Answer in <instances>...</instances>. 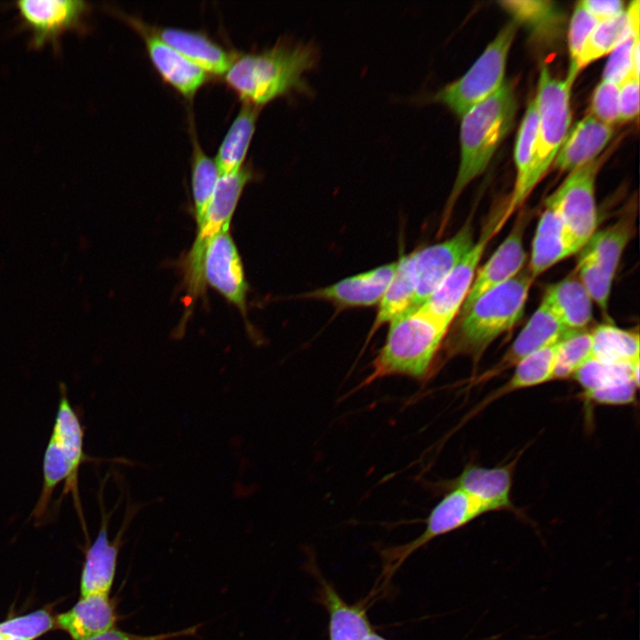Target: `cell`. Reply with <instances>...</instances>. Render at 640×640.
I'll return each instance as SVG.
<instances>
[{
    "mask_svg": "<svg viewBox=\"0 0 640 640\" xmlns=\"http://www.w3.org/2000/svg\"><path fill=\"white\" fill-rule=\"evenodd\" d=\"M534 280L525 266L514 278L487 292L460 312L457 324L444 342L446 359L459 356L470 358L474 376L489 346L523 317Z\"/></svg>",
    "mask_w": 640,
    "mask_h": 640,
    "instance_id": "obj_1",
    "label": "cell"
},
{
    "mask_svg": "<svg viewBox=\"0 0 640 640\" xmlns=\"http://www.w3.org/2000/svg\"><path fill=\"white\" fill-rule=\"evenodd\" d=\"M317 58L312 44L277 43L262 52L236 55L225 80L243 102L261 108L292 91H306L303 75Z\"/></svg>",
    "mask_w": 640,
    "mask_h": 640,
    "instance_id": "obj_2",
    "label": "cell"
},
{
    "mask_svg": "<svg viewBox=\"0 0 640 640\" xmlns=\"http://www.w3.org/2000/svg\"><path fill=\"white\" fill-rule=\"evenodd\" d=\"M449 328L423 306L393 320L383 346L372 362L370 373L356 390L390 376L428 380Z\"/></svg>",
    "mask_w": 640,
    "mask_h": 640,
    "instance_id": "obj_3",
    "label": "cell"
},
{
    "mask_svg": "<svg viewBox=\"0 0 640 640\" xmlns=\"http://www.w3.org/2000/svg\"><path fill=\"white\" fill-rule=\"evenodd\" d=\"M517 108L509 84L468 110L460 128V157L455 181L444 207L440 231L444 228L459 196L484 172L500 143L513 126Z\"/></svg>",
    "mask_w": 640,
    "mask_h": 640,
    "instance_id": "obj_4",
    "label": "cell"
},
{
    "mask_svg": "<svg viewBox=\"0 0 640 640\" xmlns=\"http://www.w3.org/2000/svg\"><path fill=\"white\" fill-rule=\"evenodd\" d=\"M64 383L60 384V400L52 433L43 460V484L33 509L36 519L42 517L51 505L58 484L65 485L60 500L71 493L74 506L83 518L78 489L81 465L92 460L84 451V427L78 412L71 405Z\"/></svg>",
    "mask_w": 640,
    "mask_h": 640,
    "instance_id": "obj_5",
    "label": "cell"
},
{
    "mask_svg": "<svg viewBox=\"0 0 640 640\" xmlns=\"http://www.w3.org/2000/svg\"><path fill=\"white\" fill-rule=\"evenodd\" d=\"M572 86L566 79L555 77L548 67L542 65L534 98L538 111L537 138L523 191L524 201L552 164L569 132Z\"/></svg>",
    "mask_w": 640,
    "mask_h": 640,
    "instance_id": "obj_6",
    "label": "cell"
},
{
    "mask_svg": "<svg viewBox=\"0 0 640 640\" xmlns=\"http://www.w3.org/2000/svg\"><path fill=\"white\" fill-rule=\"evenodd\" d=\"M517 22L504 26L471 68L459 79L445 85L432 98L462 116L474 106L494 94L504 84L508 56L516 36Z\"/></svg>",
    "mask_w": 640,
    "mask_h": 640,
    "instance_id": "obj_7",
    "label": "cell"
},
{
    "mask_svg": "<svg viewBox=\"0 0 640 640\" xmlns=\"http://www.w3.org/2000/svg\"><path fill=\"white\" fill-rule=\"evenodd\" d=\"M251 178L248 166L219 177L187 258V280L191 292L196 293L204 288L203 262L207 244L215 235L228 230L237 203Z\"/></svg>",
    "mask_w": 640,
    "mask_h": 640,
    "instance_id": "obj_8",
    "label": "cell"
},
{
    "mask_svg": "<svg viewBox=\"0 0 640 640\" xmlns=\"http://www.w3.org/2000/svg\"><path fill=\"white\" fill-rule=\"evenodd\" d=\"M598 164H589L569 175L547 199L562 217L566 234L579 252L596 231L595 184Z\"/></svg>",
    "mask_w": 640,
    "mask_h": 640,
    "instance_id": "obj_9",
    "label": "cell"
},
{
    "mask_svg": "<svg viewBox=\"0 0 640 640\" xmlns=\"http://www.w3.org/2000/svg\"><path fill=\"white\" fill-rule=\"evenodd\" d=\"M505 207L506 205L490 215L477 241L462 256L436 292L422 305L450 326L458 316L472 285L487 244L508 221L504 218Z\"/></svg>",
    "mask_w": 640,
    "mask_h": 640,
    "instance_id": "obj_10",
    "label": "cell"
},
{
    "mask_svg": "<svg viewBox=\"0 0 640 640\" xmlns=\"http://www.w3.org/2000/svg\"><path fill=\"white\" fill-rule=\"evenodd\" d=\"M449 490L429 512L422 533L413 540L388 550L387 557L390 572L432 540L456 531L486 513L493 512L489 505L476 496L459 488Z\"/></svg>",
    "mask_w": 640,
    "mask_h": 640,
    "instance_id": "obj_11",
    "label": "cell"
},
{
    "mask_svg": "<svg viewBox=\"0 0 640 640\" xmlns=\"http://www.w3.org/2000/svg\"><path fill=\"white\" fill-rule=\"evenodd\" d=\"M15 8L30 32L29 45L36 49L46 44L58 49L65 33L84 29L91 10L82 0H20Z\"/></svg>",
    "mask_w": 640,
    "mask_h": 640,
    "instance_id": "obj_12",
    "label": "cell"
},
{
    "mask_svg": "<svg viewBox=\"0 0 640 640\" xmlns=\"http://www.w3.org/2000/svg\"><path fill=\"white\" fill-rule=\"evenodd\" d=\"M474 243L468 220L452 236L412 252L416 292L412 309L429 300Z\"/></svg>",
    "mask_w": 640,
    "mask_h": 640,
    "instance_id": "obj_13",
    "label": "cell"
},
{
    "mask_svg": "<svg viewBox=\"0 0 640 640\" xmlns=\"http://www.w3.org/2000/svg\"><path fill=\"white\" fill-rule=\"evenodd\" d=\"M568 331L549 307L541 300L500 359L484 372L471 377L466 383L467 387L483 385L504 372L515 368L533 352L559 342Z\"/></svg>",
    "mask_w": 640,
    "mask_h": 640,
    "instance_id": "obj_14",
    "label": "cell"
},
{
    "mask_svg": "<svg viewBox=\"0 0 640 640\" xmlns=\"http://www.w3.org/2000/svg\"><path fill=\"white\" fill-rule=\"evenodd\" d=\"M529 220L525 212L518 216L502 243L476 271L460 312L468 309L487 292L514 278L525 268L527 254L524 247V235Z\"/></svg>",
    "mask_w": 640,
    "mask_h": 640,
    "instance_id": "obj_15",
    "label": "cell"
},
{
    "mask_svg": "<svg viewBox=\"0 0 640 640\" xmlns=\"http://www.w3.org/2000/svg\"><path fill=\"white\" fill-rule=\"evenodd\" d=\"M204 281L241 310L245 308L248 285L236 244L228 230L208 243L203 262Z\"/></svg>",
    "mask_w": 640,
    "mask_h": 640,
    "instance_id": "obj_16",
    "label": "cell"
},
{
    "mask_svg": "<svg viewBox=\"0 0 640 640\" xmlns=\"http://www.w3.org/2000/svg\"><path fill=\"white\" fill-rule=\"evenodd\" d=\"M396 268V261L343 278L305 294L308 299L328 301L340 308L379 304Z\"/></svg>",
    "mask_w": 640,
    "mask_h": 640,
    "instance_id": "obj_17",
    "label": "cell"
},
{
    "mask_svg": "<svg viewBox=\"0 0 640 640\" xmlns=\"http://www.w3.org/2000/svg\"><path fill=\"white\" fill-rule=\"evenodd\" d=\"M519 457L517 454L508 463L493 468L468 463L456 478L445 484L449 489L459 488L476 496L492 511L513 510V475Z\"/></svg>",
    "mask_w": 640,
    "mask_h": 640,
    "instance_id": "obj_18",
    "label": "cell"
},
{
    "mask_svg": "<svg viewBox=\"0 0 640 640\" xmlns=\"http://www.w3.org/2000/svg\"><path fill=\"white\" fill-rule=\"evenodd\" d=\"M132 22L140 28L151 62L162 78L184 97L192 98L207 82L209 75L141 23Z\"/></svg>",
    "mask_w": 640,
    "mask_h": 640,
    "instance_id": "obj_19",
    "label": "cell"
},
{
    "mask_svg": "<svg viewBox=\"0 0 640 640\" xmlns=\"http://www.w3.org/2000/svg\"><path fill=\"white\" fill-rule=\"evenodd\" d=\"M612 135V126L590 114L586 116L569 130L555 157V166L572 172L595 161Z\"/></svg>",
    "mask_w": 640,
    "mask_h": 640,
    "instance_id": "obj_20",
    "label": "cell"
},
{
    "mask_svg": "<svg viewBox=\"0 0 640 640\" xmlns=\"http://www.w3.org/2000/svg\"><path fill=\"white\" fill-rule=\"evenodd\" d=\"M571 243L561 215L546 204L535 230L530 260L526 268L536 279L554 265L577 253Z\"/></svg>",
    "mask_w": 640,
    "mask_h": 640,
    "instance_id": "obj_21",
    "label": "cell"
},
{
    "mask_svg": "<svg viewBox=\"0 0 640 640\" xmlns=\"http://www.w3.org/2000/svg\"><path fill=\"white\" fill-rule=\"evenodd\" d=\"M100 500L101 527L86 552L80 581L81 597L91 595L108 596L116 572L118 542L108 540V526L111 513L104 511L101 498Z\"/></svg>",
    "mask_w": 640,
    "mask_h": 640,
    "instance_id": "obj_22",
    "label": "cell"
},
{
    "mask_svg": "<svg viewBox=\"0 0 640 640\" xmlns=\"http://www.w3.org/2000/svg\"><path fill=\"white\" fill-rule=\"evenodd\" d=\"M115 606L107 595H91L80 600L67 612L58 615L57 626L74 640H85L114 628Z\"/></svg>",
    "mask_w": 640,
    "mask_h": 640,
    "instance_id": "obj_23",
    "label": "cell"
},
{
    "mask_svg": "<svg viewBox=\"0 0 640 640\" xmlns=\"http://www.w3.org/2000/svg\"><path fill=\"white\" fill-rule=\"evenodd\" d=\"M156 35L208 75H225L235 58L200 32L164 28Z\"/></svg>",
    "mask_w": 640,
    "mask_h": 640,
    "instance_id": "obj_24",
    "label": "cell"
},
{
    "mask_svg": "<svg viewBox=\"0 0 640 640\" xmlns=\"http://www.w3.org/2000/svg\"><path fill=\"white\" fill-rule=\"evenodd\" d=\"M541 300L567 330L585 329L593 318V301L577 274L548 286Z\"/></svg>",
    "mask_w": 640,
    "mask_h": 640,
    "instance_id": "obj_25",
    "label": "cell"
},
{
    "mask_svg": "<svg viewBox=\"0 0 640 640\" xmlns=\"http://www.w3.org/2000/svg\"><path fill=\"white\" fill-rule=\"evenodd\" d=\"M557 343L542 348L521 361L506 383L484 397L474 409L476 415L490 404L508 394L554 380Z\"/></svg>",
    "mask_w": 640,
    "mask_h": 640,
    "instance_id": "obj_26",
    "label": "cell"
},
{
    "mask_svg": "<svg viewBox=\"0 0 640 640\" xmlns=\"http://www.w3.org/2000/svg\"><path fill=\"white\" fill-rule=\"evenodd\" d=\"M416 292L412 252L396 261L395 274L379 302L376 317L369 332L367 342L383 325L391 323L412 309Z\"/></svg>",
    "mask_w": 640,
    "mask_h": 640,
    "instance_id": "obj_27",
    "label": "cell"
},
{
    "mask_svg": "<svg viewBox=\"0 0 640 640\" xmlns=\"http://www.w3.org/2000/svg\"><path fill=\"white\" fill-rule=\"evenodd\" d=\"M260 110V107L243 103L214 159L220 175L237 172L243 167Z\"/></svg>",
    "mask_w": 640,
    "mask_h": 640,
    "instance_id": "obj_28",
    "label": "cell"
},
{
    "mask_svg": "<svg viewBox=\"0 0 640 640\" xmlns=\"http://www.w3.org/2000/svg\"><path fill=\"white\" fill-rule=\"evenodd\" d=\"M537 131L538 111L533 99L528 104L516 140L514 161L516 175L511 197L504 211V217L508 220L524 203L523 191L534 155Z\"/></svg>",
    "mask_w": 640,
    "mask_h": 640,
    "instance_id": "obj_29",
    "label": "cell"
},
{
    "mask_svg": "<svg viewBox=\"0 0 640 640\" xmlns=\"http://www.w3.org/2000/svg\"><path fill=\"white\" fill-rule=\"evenodd\" d=\"M322 602L329 614L330 640H364L372 632L364 608L348 604L327 584L324 585Z\"/></svg>",
    "mask_w": 640,
    "mask_h": 640,
    "instance_id": "obj_30",
    "label": "cell"
},
{
    "mask_svg": "<svg viewBox=\"0 0 640 640\" xmlns=\"http://www.w3.org/2000/svg\"><path fill=\"white\" fill-rule=\"evenodd\" d=\"M629 32L626 10L615 18L598 21L586 40L578 59L570 66L565 79L572 85L582 68L611 52Z\"/></svg>",
    "mask_w": 640,
    "mask_h": 640,
    "instance_id": "obj_31",
    "label": "cell"
},
{
    "mask_svg": "<svg viewBox=\"0 0 640 640\" xmlns=\"http://www.w3.org/2000/svg\"><path fill=\"white\" fill-rule=\"evenodd\" d=\"M633 216H624L611 226L596 230L581 250L588 252L614 278L626 246L635 228Z\"/></svg>",
    "mask_w": 640,
    "mask_h": 640,
    "instance_id": "obj_32",
    "label": "cell"
},
{
    "mask_svg": "<svg viewBox=\"0 0 640 640\" xmlns=\"http://www.w3.org/2000/svg\"><path fill=\"white\" fill-rule=\"evenodd\" d=\"M590 332L593 339V359L619 364L639 362L637 332L624 330L611 324H599Z\"/></svg>",
    "mask_w": 640,
    "mask_h": 640,
    "instance_id": "obj_33",
    "label": "cell"
},
{
    "mask_svg": "<svg viewBox=\"0 0 640 640\" xmlns=\"http://www.w3.org/2000/svg\"><path fill=\"white\" fill-rule=\"evenodd\" d=\"M593 339L586 329L569 330L557 344L554 380L573 377L592 358Z\"/></svg>",
    "mask_w": 640,
    "mask_h": 640,
    "instance_id": "obj_34",
    "label": "cell"
},
{
    "mask_svg": "<svg viewBox=\"0 0 640 640\" xmlns=\"http://www.w3.org/2000/svg\"><path fill=\"white\" fill-rule=\"evenodd\" d=\"M191 170L192 195L198 226L202 222L220 173L215 161L204 152L196 140H194Z\"/></svg>",
    "mask_w": 640,
    "mask_h": 640,
    "instance_id": "obj_35",
    "label": "cell"
},
{
    "mask_svg": "<svg viewBox=\"0 0 640 640\" xmlns=\"http://www.w3.org/2000/svg\"><path fill=\"white\" fill-rule=\"evenodd\" d=\"M584 391L621 380H633L639 386V362L632 364L604 363L591 358L573 377Z\"/></svg>",
    "mask_w": 640,
    "mask_h": 640,
    "instance_id": "obj_36",
    "label": "cell"
},
{
    "mask_svg": "<svg viewBox=\"0 0 640 640\" xmlns=\"http://www.w3.org/2000/svg\"><path fill=\"white\" fill-rule=\"evenodd\" d=\"M579 252L576 274L592 301L607 316L613 277L588 252L583 250Z\"/></svg>",
    "mask_w": 640,
    "mask_h": 640,
    "instance_id": "obj_37",
    "label": "cell"
},
{
    "mask_svg": "<svg viewBox=\"0 0 640 640\" xmlns=\"http://www.w3.org/2000/svg\"><path fill=\"white\" fill-rule=\"evenodd\" d=\"M54 620L45 610H39L0 623V634L24 640H34L51 630Z\"/></svg>",
    "mask_w": 640,
    "mask_h": 640,
    "instance_id": "obj_38",
    "label": "cell"
},
{
    "mask_svg": "<svg viewBox=\"0 0 640 640\" xmlns=\"http://www.w3.org/2000/svg\"><path fill=\"white\" fill-rule=\"evenodd\" d=\"M591 116L612 126L619 122V84L604 80L596 87L591 99Z\"/></svg>",
    "mask_w": 640,
    "mask_h": 640,
    "instance_id": "obj_39",
    "label": "cell"
},
{
    "mask_svg": "<svg viewBox=\"0 0 640 640\" xmlns=\"http://www.w3.org/2000/svg\"><path fill=\"white\" fill-rule=\"evenodd\" d=\"M636 39H639V35L630 29L628 36L611 52L604 69V80L620 84L631 75L632 50Z\"/></svg>",
    "mask_w": 640,
    "mask_h": 640,
    "instance_id": "obj_40",
    "label": "cell"
},
{
    "mask_svg": "<svg viewBox=\"0 0 640 640\" xmlns=\"http://www.w3.org/2000/svg\"><path fill=\"white\" fill-rule=\"evenodd\" d=\"M597 23L598 21L579 2L573 10L569 25L570 66L578 59L586 40Z\"/></svg>",
    "mask_w": 640,
    "mask_h": 640,
    "instance_id": "obj_41",
    "label": "cell"
},
{
    "mask_svg": "<svg viewBox=\"0 0 640 640\" xmlns=\"http://www.w3.org/2000/svg\"><path fill=\"white\" fill-rule=\"evenodd\" d=\"M638 387L633 380L616 381L583 391L582 396L599 404L623 405L633 403Z\"/></svg>",
    "mask_w": 640,
    "mask_h": 640,
    "instance_id": "obj_42",
    "label": "cell"
},
{
    "mask_svg": "<svg viewBox=\"0 0 640 640\" xmlns=\"http://www.w3.org/2000/svg\"><path fill=\"white\" fill-rule=\"evenodd\" d=\"M501 4L515 16V21L531 25L548 20L555 11L551 2L547 1H506Z\"/></svg>",
    "mask_w": 640,
    "mask_h": 640,
    "instance_id": "obj_43",
    "label": "cell"
},
{
    "mask_svg": "<svg viewBox=\"0 0 640 640\" xmlns=\"http://www.w3.org/2000/svg\"><path fill=\"white\" fill-rule=\"evenodd\" d=\"M639 114V78L631 75L619 84V122L634 120Z\"/></svg>",
    "mask_w": 640,
    "mask_h": 640,
    "instance_id": "obj_44",
    "label": "cell"
},
{
    "mask_svg": "<svg viewBox=\"0 0 640 640\" xmlns=\"http://www.w3.org/2000/svg\"><path fill=\"white\" fill-rule=\"evenodd\" d=\"M198 628L199 626L196 625L180 630L157 635H137L118 630L114 628L100 635L85 640H171L193 636L197 632Z\"/></svg>",
    "mask_w": 640,
    "mask_h": 640,
    "instance_id": "obj_45",
    "label": "cell"
},
{
    "mask_svg": "<svg viewBox=\"0 0 640 640\" xmlns=\"http://www.w3.org/2000/svg\"><path fill=\"white\" fill-rule=\"evenodd\" d=\"M580 3L597 21L615 18L626 10L620 0H584Z\"/></svg>",
    "mask_w": 640,
    "mask_h": 640,
    "instance_id": "obj_46",
    "label": "cell"
},
{
    "mask_svg": "<svg viewBox=\"0 0 640 640\" xmlns=\"http://www.w3.org/2000/svg\"><path fill=\"white\" fill-rule=\"evenodd\" d=\"M364 640H387L384 637L379 636L378 634L374 633L373 631L371 632L369 635H367Z\"/></svg>",
    "mask_w": 640,
    "mask_h": 640,
    "instance_id": "obj_47",
    "label": "cell"
},
{
    "mask_svg": "<svg viewBox=\"0 0 640 640\" xmlns=\"http://www.w3.org/2000/svg\"><path fill=\"white\" fill-rule=\"evenodd\" d=\"M5 640H24V639H20V638H16V637H11V636H7Z\"/></svg>",
    "mask_w": 640,
    "mask_h": 640,
    "instance_id": "obj_48",
    "label": "cell"
},
{
    "mask_svg": "<svg viewBox=\"0 0 640 640\" xmlns=\"http://www.w3.org/2000/svg\"><path fill=\"white\" fill-rule=\"evenodd\" d=\"M7 636L0 634V640H5Z\"/></svg>",
    "mask_w": 640,
    "mask_h": 640,
    "instance_id": "obj_49",
    "label": "cell"
}]
</instances>
